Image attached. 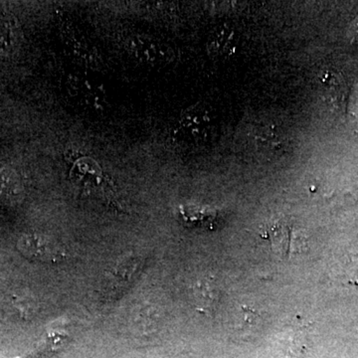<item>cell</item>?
Instances as JSON below:
<instances>
[{
  "instance_id": "6da1fadb",
  "label": "cell",
  "mask_w": 358,
  "mask_h": 358,
  "mask_svg": "<svg viewBox=\"0 0 358 358\" xmlns=\"http://www.w3.org/2000/svg\"><path fill=\"white\" fill-rule=\"evenodd\" d=\"M218 131L217 117L203 103H196L185 110L176 127L179 143L190 148L207 147L215 141Z\"/></svg>"
},
{
  "instance_id": "7a4b0ae2",
  "label": "cell",
  "mask_w": 358,
  "mask_h": 358,
  "mask_svg": "<svg viewBox=\"0 0 358 358\" xmlns=\"http://www.w3.org/2000/svg\"><path fill=\"white\" fill-rule=\"evenodd\" d=\"M289 140L281 124L265 117L249 122L241 136L247 152L255 157H280L287 152Z\"/></svg>"
},
{
  "instance_id": "3957f363",
  "label": "cell",
  "mask_w": 358,
  "mask_h": 358,
  "mask_svg": "<svg viewBox=\"0 0 358 358\" xmlns=\"http://www.w3.org/2000/svg\"><path fill=\"white\" fill-rule=\"evenodd\" d=\"M68 98L80 109L100 113L107 109L108 96L103 82L86 73H70L64 80Z\"/></svg>"
},
{
  "instance_id": "277c9868",
  "label": "cell",
  "mask_w": 358,
  "mask_h": 358,
  "mask_svg": "<svg viewBox=\"0 0 358 358\" xmlns=\"http://www.w3.org/2000/svg\"><path fill=\"white\" fill-rule=\"evenodd\" d=\"M124 47L134 60L152 67L169 65L176 58V53L171 45L150 35H131L127 39Z\"/></svg>"
},
{
  "instance_id": "5b68a950",
  "label": "cell",
  "mask_w": 358,
  "mask_h": 358,
  "mask_svg": "<svg viewBox=\"0 0 358 358\" xmlns=\"http://www.w3.org/2000/svg\"><path fill=\"white\" fill-rule=\"evenodd\" d=\"M17 249L26 258L39 262L57 263L67 257V251L62 245L39 234L21 236L17 242Z\"/></svg>"
},
{
  "instance_id": "8992f818",
  "label": "cell",
  "mask_w": 358,
  "mask_h": 358,
  "mask_svg": "<svg viewBox=\"0 0 358 358\" xmlns=\"http://www.w3.org/2000/svg\"><path fill=\"white\" fill-rule=\"evenodd\" d=\"M141 267V259L136 256L129 257L115 265L103 280L101 289L103 298L109 301L119 298L134 281Z\"/></svg>"
},
{
  "instance_id": "52a82bcc",
  "label": "cell",
  "mask_w": 358,
  "mask_h": 358,
  "mask_svg": "<svg viewBox=\"0 0 358 358\" xmlns=\"http://www.w3.org/2000/svg\"><path fill=\"white\" fill-rule=\"evenodd\" d=\"M239 36L234 29L222 25L212 30L207 39L206 48L209 55L217 60L229 59L237 52Z\"/></svg>"
},
{
  "instance_id": "ba28073f",
  "label": "cell",
  "mask_w": 358,
  "mask_h": 358,
  "mask_svg": "<svg viewBox=\"0 0 358 358\" xmlns=\"http://www.w3.org/2000/svg\"><path fill=\"white\" fill-rule=\"evenodd\" d=\"M22 30L20 23L10 14L0 15V56L9 57L20 48Z\"/></svg>"
},
{
  "instance_id": "9c48e42d",
  "label": "cell",
  "mask_w": 358,
  "mask_h": 358,
  "mask_svg": "<svg viewBox=\"0 0 358 358\" xmlns=\"http://www.w3.org/2000/svg\"><path fill=\"white\" fill-rule=\"evenodd\" d=\"M22 192V181L18 173L11 167H0V204L17 203Z\"/></svg>"
},
{
  "instance_id": "30bf717a",
  "label": "cell",
  "mask_w": 358,
  "mask_h": 358,
  "mask_svg": "<svg viewBox=\"0 0 358 358\" xmlns=\"http://www.w3.org/2000/svg\"><path fill=\"white\" fill-rule=\"evenodd\" d=\"M294 232L296 231H294L293 227L288 223L279 222L268 230L267 236L265 238H268L275 251L287 256L294 252L291 241L292 239L296 240V238L293 237Z\"/></svg>"
},
{
  "instance_id": "8fae6325",
  "label": "cell",
  "mask_w": 358,
  "mask_h": 358,
  "mask_svg": "<svg viewBox=\"0 0 358 358\" xmlns=\"http://www.w3.org/2000/svg\"><path fill=\"white\" fill-rule=\"evenodd\" d=\"M320 82H322L320 86H322L324 98L336 99V101H338V99L343 98L345 96V82L338 75L327 72L322 75Z\"/></svg>"
},
{
  "instance_id": "7c38bea8",
  "label": "cell",
  "mask_w": 358,
  "mask_h": 358,
  "mask_svg": "<svg viewBox=\"0 0 358 358\" xmlns=\"http://www.w3.org/2000/svg\"><path fill=\"white\" fill-rule=\"evenodd\" d=\"M216 289L211 286L210 282L204 281L197 282L195 286L194 296L197 301V307L206 310L207 308H210L215 305L217 301V294L215 293Z\"/></svg>"
},
{
  "instance_id": "4fadbf2b",
  "label": "cell",
  "mask_w": 358,
  "mask_h": 358,
  "mask_svg": "<svg viewBox=\"0 0 358 358\" xmlns=\"http://www.w3.org/2000/svg\"><path fill=\"white\" fill-rule=\"evenodd\" d=\"M350 36L352 40H358V17L350 26Z\"/></svg>"
}]
</instances>
